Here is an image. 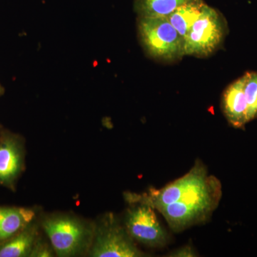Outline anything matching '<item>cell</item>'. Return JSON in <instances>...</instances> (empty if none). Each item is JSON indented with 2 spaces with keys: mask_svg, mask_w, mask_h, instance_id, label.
<instances>
[{
  "mask_svg": "<svg viewBox=\"0 0 257 257\" xmlns=\"http://www.w3.org/2000/svg\"><path fill=\"white\" fill-rule=\"evenodd\" d=\"M94 257H140V251L125 227L118 224L113 215H108L97 229L91 250Z\"/></svg>",
  "mask_w": 257,
  "mask_h": 257,
  "instance_id": "5b68a950",
  "label": "cell"
},
{
  "mask_svg": "<svg viewBox=\"0 0 257 257\" xmlns=\"http://www.w3.org/2000/svg\"><path fill=\"white\" fill-rule=\"evenodd\" d=\"M221 107L229 124L236 128L248 124V109L243 94V76L228 86L222 94Z\"/></svg>",
  "mask_w": 257,
  "mask_h": 257,
  "instance_id": "52a82bcc",
  "label": "cell"
},
{
  "mask_svg": "<svg viewBox=\"0 0 257 257\" xmlns=\"http://www.w3.org/2000/svg\"><path fill=\"white\" fill-rule=\"evenodd\" d=\"M138 33L145 52L155 60L174 62L184 57L183 38L167 18L139 17Z\"/></svg>",
  "mask_w": 257,
  "mask_h": 257,
  "instance_id": "7a4b0ae2",
  "label": "cell"
},
{
  "mask_svg": "<svg viewBox=\"0 0 257 257\" xmlns=\"http://www.w3.org/2000/svg\"><path fill=\"white\" fill-rule=\"evenodd\" d=\"M3 92H4V89H3V87H2L1 84H0V96L3 94Z\"/></svg>",
  "mask_w": 257,
  "mask_h": 257,
  "instance_id": "2e32d148",
  "label": "cell"
},
{
  "mask_svg": "<svg viewBox=\"0 0 257 257\" xmlns=\"http://www.w3.org/2000/svg\"><path fill=\"white\" fill-rule=\"evenodd\" d=\"M23 166V155L15 139L5 138L0 143V184H9L18 177Z\"/></svg>",
  "mask_w": 257,
  "mask_h": 257,
  "instance_id": "ba28073f",
  "label": "cell"
},
{
  "mask_svg": "<svg viewBox=\"0 0 257 257\" xmlns=\"http://www.w3.org/2000/svg\"><path fill=\"white\" fill-rule=\"evenodd\" d=\"M51 244L60 256H75L82 252L92 232L82 221L70 216H55L43 221Z\"/></svg>",
  "mask_w": 257,
  "mask_h": 257,
  "instance_id": "277c9868",
  "label": "cell"
},
{
  "mask_svg": "<svg viewBox=\"0 0 257 257\" xmlns=\"http://www.w3.org/2000/svg\"><path fill=\"white\" fill-rule=\"evenodd\" d=\"M227 32L226 20L219 12L207 4L184 39V55L206 57L224 42Z\"/></svg>",
  "mask_w": 257,
  "mask_h": 257,
  "instance_id": "3957f363",
  "label": "cell"
},
{
  "mask_svg": "<svg viewBox=\"0 0 257 257\" xmlns=\"http://www.w3.org/2000/svg\"><path fill=\"white\" fill-rule=\"evenodd\" d=\"M243 94L248 109V122L257 118V72L243 74Z\"/></svg>",
  "mask_w": 257,
  "mask_h": 257,
  "instance_id": "4fadbf2b",
  "label": "cell"
},
{
  "mask_svg": "<svg viewBox=\"0 0 257 257\" xmlns=\"http://www.w3.org/2000/svg\"><path fill=\"white\" fill-rule=\"evenodd\" d=\"M36 225L30 224L23 231L0 245V257L30 256L37 243Z\"/></svg>",
  "mask_w": 257,
  "mask_h": 257,
  "instance_id": "30bf717a",
  "label": "cell"
},
{
  "mask_svg": "<svg viewBox=\"0 0 257 257\" xmlns=\"http://www.w3.org/2000/svg\"><path fill=\"white\" fill-rule=\"evenodd\" d=\"M195 252L190 246H186L174 251L170 256H195Z\"/></svg>",
  "mask_w": 257,
  "mask_h": 257,
  "instance_id": "9a60e30c",
  "label": "cell"
},
{
  "mask_svg": "<svg viewBox=\"0 0 257 257\" xmlns=\"http://www.w3.org/2000/svg\"><path fill=\"white\" fill-rule=\"evenodd\" d=\"M192 0H135V10L139 17L167 18L177 8Z\"/></svg>",
  "mask_w": 257,
  "mask_h": 257,
  "instance_id": "7c38bea8",
  "label": "cell"
},
{
  "mask_svg": "<svg viewBox=\"0 0 257 257\" xmlns=\"http://www.w3.org/2000/svg\"><path fill=\"white\" fill-rule=\"evenodd\" d=\"M35 216V211L27 208L0 207V243L23 231L31 224Z\"/></svg>",
  "mask_w": 257,
  "mask_h": 257,
  "instance_id": "9c48e42d",
  "label": "cell"
},
{
  "mask_svg": "<svg viewBox=\"0 0 257 257\" xmlns=\"http://www.w3.org/2000/svg\"><path fill=\"white\" fill-rule=\"evenodd\" d=\"M52 251L47 245L37 243L32 250L30 256H51Z\"/></svg>",
  "mask_w": 257,
  "mask_h": 257,
  "instance_id": "5bb4252c",
  "label": "cell"
},
{
  "mask_svg": "<svg viewBox=\"0 0 257 257\" xmlns=\"http://www.w3.org/2000/svg\"><path fill=\"white\" fill-rule=\"evenodd\" d=\"M125 216V229L134 241L150 247L161 248L168 243V234L160 224L155 209L144 203H133Z\"/></svg>",
  "mask_w": 257,
  "mask_h": 257,
  "instance_id": "8992f818",
  "label": "cell"
},
{
  "mask_svg": "<svg viewBox=\"0 0 257 257\" xmlns=\"http://www.w3.org/2000/svg\"><path fill=\"white\" fill-rule=\"evenodd\" d=\"M222 196L220 181L213 175L181 196L177 202L160 208L171 229L180 232L191 226L205 222L217 208Z\"/></svg>",
  "mask_w": 257,
  "mask_h": 257,
  "instance_id": "6da1fadb",
  "label": "cell"
},
{
  "mask_svg": "<svg viewBox=\"0 0 257 257\" xmlns=\"http://www.w3.org/2000/svg\"><path fill=\"white\" fill-rule=\"evenodd\" d=\"M205 4L204 0H192L179 7L167 17L183 40L201 15Z\"/></svg>",
  "mask_w": 257,
  "mask_h": 257,
  "instance_id": "8fae6325",
  "label": "cell"
}]
</instances>
